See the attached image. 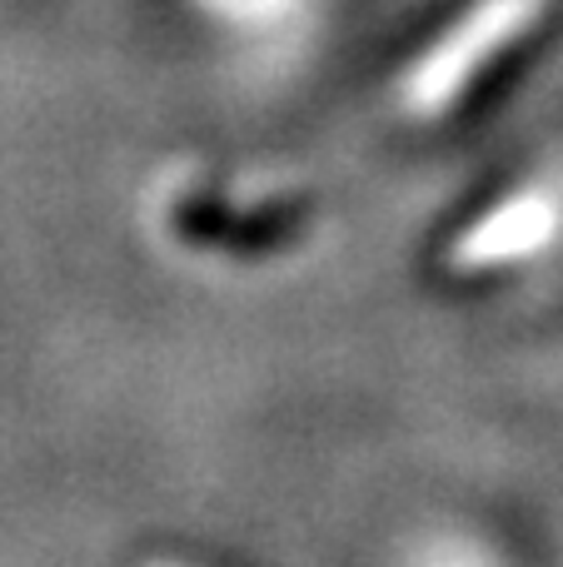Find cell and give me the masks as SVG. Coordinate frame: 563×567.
Here are the masks:
<instances>
[{
	"mask_svg": "<svg viewBox=\"0 0 563 567\" xmlns=\"http://www.w3.org/2000/svg\"><path fill=\"white\" fill-rule=\"evenodd\" d=\"M554 0H469L464 16L439 30L424 55L399 80V105L409 120H444L469 100V90L499 65L514 45H524L549 20Z\"/></svg>",
	"mask_w": 563,
	"mask_h": 567,
	"instance_id": "6da1fadb",
	"label": "cell"
},
{
	"mask_svg": "<svg viewBox=\"0 0 563 567\" xmlns=\"http://www.w3.org/2000/svg\"><path fill=\"white\" fill-rule=\"evenodd\" d=\"M563 239V185L559 179H524L489 209H479L454 239L444 265L454 275H499L544 259Z\"/></svg>",
	"mask_w": 563,
	"mask_h": 567,
	"instance_id": "7a4b0ae2",
	"label": "cell"
}]
</instances>
